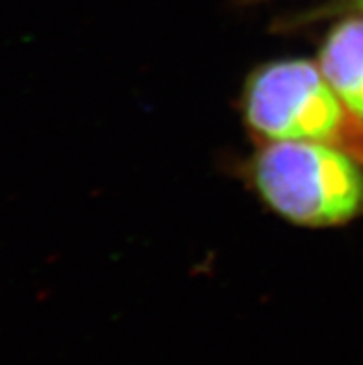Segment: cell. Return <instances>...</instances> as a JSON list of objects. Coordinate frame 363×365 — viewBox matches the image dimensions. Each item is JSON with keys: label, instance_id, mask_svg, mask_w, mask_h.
Returning a JSON list of instances; mask_svg holds the SVG:
<instances>
[{"label": "cell", "instance_id": "2", "mask_svg": "<svg viewBox=\"0 0 363 365\" xmlns=\"http://www.w3.org/2000/svg\"><path fill=\"white\" fill-rule=\"evenodd\" d=\"M241 111L263 143L313 141L363 156V130L310 60H278L254 69L245 82Z\"/></svg>", "mask_w": 363, "mask_h": 365}, {"label": "cell", "instance_id": "1", "mask_svg": "<svg viewBox=\"0 0 363 365\" xmlns=\"http://www.w3.org/2000/svg\"><path fill=\"white\" fill-rule=\"evenodd\" d=\"M247 171L257 197L295 225L336 227L363 215V167L336 145L263 143Z\"/></svg>", "mask_w": 363, "mask_h": 365}, {"label": "cell", "instance_id": "4", "mask_svg": "<svg viewBox=\"0 0 363 365\" xmlns=\"http://www.w3.org/2000/svg\"><path fill=\"white\" fill-rule=\"evenodd\" d=\"M230 2L235 6H256L262 2H269V0H230Z\"/></svg>", "mask_w": 363, "mask_h": 365}, {"label": "cell", "instance_id": "3", "mask_svg": "<svg viewBox=\"0 0 363 365\" xmlns=\"http://www.w3.org/2000/svg\"><path fill=\"white\" fill-rule=\"evenodd\" d=\"M317 65L363 130V15L336 19L319 48Z\"/></svg>", "mask_w": 363, "mask_h": 365}]
</instances>
